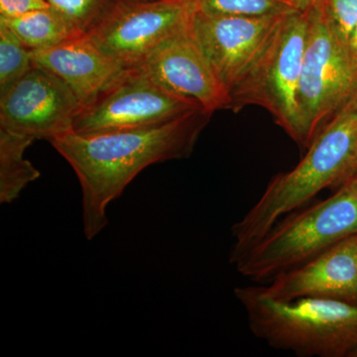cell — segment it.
Listing matches in <instances>:
<instances>
[{
	"label": "cell",
	"instance_id": "obj_1",
	"mask_svg": "<svg viewBox=\"0 0 357 357\" xmlns=\"http://www.w3.org/2000/svg\"><path fill=\"white\" fill-rule=\"evenodd\" d=\"M211 114L195 110L173 121L102 132H70L51 141L81 184L84 234L91 241L107 227V206L147 167L188 158Z\"/></svg>",
	"mask_w": 357,
	"mask_h": 357
},
{
	"label": "cell",
	"instance_id": "obj_2",
	"mask_svg": "<svg viewBox=\"0 0 357 357\" xmlns=\"http://www.w3.org/2000/svg\"><path fill=\"white\" fill-rule=\"evenodd\" d=\"M357 164V100L347 103L289 172L272 178L261 198L232 227L234 262L266 236L281 218L309 203L326 188L340 187Z\"/></svg>",
	"mask_w": 357,
	"mask_h": 357
},
{
	"label": "cell",
	"instance_id": "obj_3",
	"mask_svg": "<svg viewBox=\"0 0 357 357\" xmlns=\"http://www.w3.org/2000/svg\"><path fill=\"white\" fill-rule=\"evenodd\" d=\"M251 333L269 347L303 357H357V305L328 298L291 301L260 286L234 289Z\"/></svg>",
	"mask_w": 357,
	"mask_h": 357
},
{
	"label": "cell",
	"instance_id": "obj_4",
	"mask_svg": "<svg viewBox=\"0 0 357 357\" xmlns=\"http://www.w3.org/2000/svg\"><path fill=\"white\" fill-rule=\"evenodd\" d=\"M357 234V194L338 188L330 198L279 220L232 264L253 281H271Z\"/></svg>",
	"mask_w": 357,
	"mask_h": 357
},
{
	"label": "cell",
	"instance_id": "obj_5",
	"mask_svg": "<svg viewBox=\"0 0 357 357\" xmlns=\"http://www.w3.org/2000/svg\"><path fill=\"white\" fill-rule=\"evenodd\" d=\"M309 7L288 13L261 55L230 91V109L258 105L300 146L307 148L299 105V86L306 46Z\"/></svg>",
	"mask_w": 357,
	"mask_h": 357
},
{
	"label": "cell",
	"instance_id": "obj_6",
	"mask_svg": "<svg viewBox=\"0 0 357 357\" xmlns=\"http://www.w3.org/2000/svg\"><path fill=\"white\" fill-rule=\"evenodd\" d=\"M357 93V57L338 36L321 0L309 7L299 86L307 148Z\"/></svg>",
	"mask_w": 357,
	"mask_h": 357
},
{
	"label": "cell",
	"instance_id": "obj_7",
	"mask_svg": "<svg viewBox=\"0 0 357 357\" xmlns=\"http://www.w3.org/2000/svg\"><path fill=\"white\" fill-rule=\"evenodd\" d=\"M198 8L199 0H121L86 35L122 69L138 67L191 27Z\"/></svg>",
	"mask_w": 357,
	"mask_h": 357
},
{
	"label": "cell",
	"instance_id": "obj_8",
	"mask_svg": "<svg viewBox=\"0 0 357 357\" xmlns=\"http://www.w3.org/2000/svg\"><path fill=\"white\" fill-rule=\"evenodd\" d=\"M195 110L203 109L164 88L143 66L126 68L83 105L74 132L143 128L173 121Z\"/></svg>",
	"mask_w": 357,
	"mask_h": 357
},
{
	"label": "cell",
	"instance_id": "obj_9",
	"mask_svg": "<svg viewBox=\"0 0 357 357\" xmlns=\"http://www.w3.org/2000/svg\"><path fill=\"white\" fill-rule=\"evenodd\" d=\"M83 105L65 82L33 64L0 93V128L33 140L51 141L74 132Z\"/></svg>",
	"mask_w": 357,
	"mask_h": 357
},
{
	"label": "cell",
	"instance_id": "obj_10",
	"mask_svg": "<svg viewBox=\"0 0 357 357\" xmlns=\"http://www.w3.org/2000/svg\"><path fill=\"white\" fill-rule=\"evenodd\" d=\"M288 13L227 15L206 13L198 8L192 20V31L229 93L261 55Z\"/></svg>",
	"mask_w": 357,
	"mask_h": 357
},
{
	"label": "cell",
	"instance_id": "obj_11",
	"mask_svg": "<svg viewBox=\"0 0 357 357\" xmlns=\"http://www.w3.org/2000/svg\"><path fill=\"white\" fill-rule=\"evenodd\" d=\"M141 66L164 88L208 114L230 109L229 91L202 50L192 25L162 45Z\"/></svg>",
	"mask_w": 357,
	"mask_h": 357
},
{
	"label": "cell",
	"instance_id": "obj_12",
	"mask_svg": "<svg viewBox=\"0 0 357 357\" xmlns=\"http://www.w3.org/2000/svg\"><path fill=\"white\" fill-rule=\"evenodd\" d=\"M260 288L274 299L328 298L357 305V234L310 261L277 275Z\"/></svg>",
	"mask_w": 357,
	"mask_h": 357
},
{
	"label": "cell",
	"instance_id": "obj_13",
	"mask_svg": "<svg viewBox=\"0 0 357 357\" xmlns=\"http://www.w3.org/2000/svg\"><path fill=\"white\" fill-rule=\"evenodd\" d=\"M33 64L65 82L84 105L122 70L88 35L82 34L51 48L31 51Z\"/></svg>",
	"mask_w": 357,
	"mask_h": 357
},
{
	"label": "cell",
	"instance_id": "obj_14",
	"mask_svg": "<svg viewBox=\"0 0 357 357\" xmlns=\"http://www.w3.org/2000/svg\"><path fill=\"white\" fill-rule=\"evenodd\" d=\"M0 22L4 23L30 51L51 48L82 35L52 7L11 17L0 16Z\"/></svg>",
	"mask_w": 357,
	"mask_h": 357
},
{
	"label": "cell",
	"instance_id": "obj_15",
	"mask_svg": "<svg viewBox=\"0 0 357 357\" xmlns=\"http://www.w3.org/2000/svg\"><path fill=\"white\" fill-rule=\"evenodd\" d=\"M33 141L0 128V203H13L28 185L40 177L39 171L24 157Z\"/></svg>",
	"mask_w": 357,
	"mask_h": 357
},
{
	"label": "cell",
	"instance_id": "obj_16",
	"mask_svg": "<svg viewBox=\"0 0 357 357\" xmlns=\"http://www.w3.org/2000/svg\"><path fill=\"white\" fill-rule=\"evenodd\" d=\"M199 9L211 14L262 16L307 8L299 0H199Z\"/></svg>",
	"mask_w": 357,
	"mask_h": 357
},
{
	"label": "cell",
	"instance_id": "obj_17",
	"mask_svg": "<svg viewBox=\"0 0 357 357\" xmlns=\"http://www.w3.org/2000/svg\"><path fill=\"white\" fill-rule=\"evenodd\" d=\"M31 51L0 22V93L31 69Z\"/></svg>",
	"mask_w": 357,
	"mask_h": 357
},
{
	"label": "cell",
	"instance_id": "obj_18",
	"mask_svg": "<svg viewBox=\"0 0 357 357\" xmlns=\"http://www.w3.org/2000/svg\"><path fill=\"white\" fill-rule=\"evenodd\" d=\"M82 34H88L121 0H46Z\"/></svg>",
	"mask_w": 357,
	"mask_h": 357
},
{
	"label": "cell",
	"instance_id": "obj_19",
	"mask_svg": "<svg viewBox=\"0 0 357 357\" xmlns=\"http://www.w3.org/2000/svg\"><path fill=\"white\" fill-rule=\"evenodd\" d=\"M328 20L345 43L357 23V0H321Z\"/></svg>",
	"mask_w": 357,
	"mask_h": 357
},
{
	"label": "cell",
	"instance_id": "obj_20",
	"mask_svg": "<svg viewBox=\"0 0 357 357\" xmlns=\"http://www.w3.org/2000/svg\"><path fill=\"white\" fill-rule=\"evenodd\" d=\"M46 7H50L46 0H0V16L11 17Z\"/></svg>",
	"mask_w": 357,
	"mask_h": 357
},
{
	"label": "cell",
	"instance_id": "obj_21",
	"mask_svg": "<svg viewBox=\"0 0 357 357\" xmlns=\"http://www.w3.org/2000/svg\"><path fill=\"white\" fill-rule=\"evenodd\" d=\"M340 187L345 188V189L357 194V164L352 172L349 174V177L345 178L344 182Z\"/></svg>",
	"mask_w": 357,
	"mask_h": 357
},
{
	"label": "cell",
	"instance_id": "obj_22",
	"mask_svg": "<svg viewBox=\"0 0 357 357\" xmlns=\"http://www.w3.org/2000/svg\"><path fill=\"white\" fill-rule=\"evenodd\" d=\"M347 46L357 57V23L351 33V36L347 40Z\"/></svg>",
	"mask_w": 357,
	"mask_h": 357
},
{
	"label": "cell",
	"instance_id": "obj_23",
	"mask_svg": "<svg viewBox=\"0 0 357 357\" xmlns=\"http://www.w3.org/2000/svg\"><path fill=\"white\" fill-rule=\"evenodd\" d=\"M299 1L305 8H307V7L311 6L312 4H314V2L318 1V0H299Z\"/></svg>",
	"mask_w": 357,
	"mask_h": 357
},
{
	"label": "cell",
	"instance_id": "obj_24",
	"mask_svg": "<svg viewBox=\"0 0 357 357\" xmlns=\"http://www.w3.org/2000/svg\"><path fill=\"white\" fill-rule=\"evenodd\" d=\"M356 100H357V93H356Z\"/></svg>",
	"mask_w": 357,
	"mask_h": 357
}]
</instances>
